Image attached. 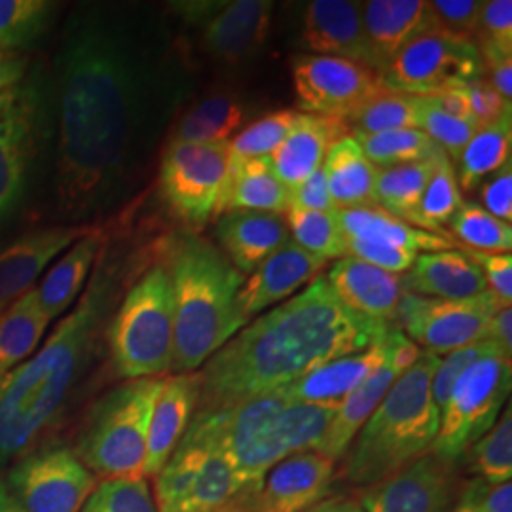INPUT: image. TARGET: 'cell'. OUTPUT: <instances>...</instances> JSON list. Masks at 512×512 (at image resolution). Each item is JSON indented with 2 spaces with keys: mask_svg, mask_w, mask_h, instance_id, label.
<instances>
[{
  "mask_svg": "<svg viewBox=\"0 0 512 512\" xmlns=\"http://www.w3.org/2000/svg\"><path fill=\"white\" fill-rule=\"evenodd\" d=\"M6 490L25 512H80L95 475L63 444L25 454L6 475Z\"/></svg>",
  "mask_w": 512,
  "mask_h": 512,
  "instance_id": "12",
  "label": "cell"
},
{
  "mask_svg": "<svg viewBox=\"0 0 512 512\" xmlns=\"http://www.w3.org/2000/svg\"><path fill=\"white\" fill-rule=\"evenodd\" d=\"M50 323L35 287L0 313V384L37 349Z\"/></svg>",
  "mask_w": 512,
  "mask_h": 512,
  "instance_id": "34",
  "label": "cell"
},
{
  "mask_svg": "<svg viewBox=\"0 0 512 512\" xmlns=\"http://www.w3.org/2000/svg\"><path fill=\"white\" fill-rule=\"evenodd\" d=\"M291 209L302 211H334V202L330 196L329 181L323 167H319L304 183L289 190Z\"/></svg>",
  "mask_w": 512,
  "mask_h": 512,
  "instance_id": "56",
  "label": "cell"
},
{
  "mask_svg": "<svg viewBox=\"0 0 512 512\" xmlns=\"http://www.w3.org/2000/svg\"><path fill=\"white\" fill-rule=\"evenodd\" d=\"M330 196L336 209L378 207L376 177L378 169L370 164L363 148L353 135L336 141L323 162Z\"/></svg>",
  "mask_w": 512,
  "mask_h": 512,
  "instance_id": "33",
  "label": "cell"
},
{
  "mask_svg": "<svg viewBox=\"0 0 512 512\" xmlns=\"http://www.w3.org/2000/svg\"><path fill=\"white\" fill-rule=\"evenodd\" d=\"M456 512H473L469 507H463V505H459L458 509H456Z\"/></svg>",
  "mask_w": 512,
  "mask_h": 512,
  "instance_id": "63",
  "label": "cell"
},
{
  "mask_svg": "<svg viewBox=\"0 0 512 512\" xmlns=\"http://www.w3.org/2000/svg\"><path fill=\"white\" fill-rule=\"evenodd\" d=\"M16 90H18V86L16 88H12V90H8V92L0 93V116L4 114V110L10 107V103L14 101V97H16Z\"/></svg>",
  "mask_w": 512,
  "mask_h": 512,
  "instance_id": "62",
  "label": "cell"
},
{
  "mask_svg": "<svg viewBox=\"0 0 512 512\" xmlns=\"http://www.w3.org/2000/svg\"><path fill=\"white\" fill-rule=\"evenodd\" d=\"M458 492V463L425 454L395 475L368 486L365 512H446Z\"/></svg>",
  "mask_w": 512,
  "mask_h": 512,
  "instance_id": "16",
  "label": "cell"
},
{
  "mask_svg": "<svg viewBox=\"0 0 512 512\" xmlns=\"http://www.w3.org/2000/svg\"><path fill=\"white\" fill-rule=\"evenodd\" d=\"M293 241L310 255L325 262L346 256V238L334 211H302L289 209L283 217Z\"/></svg>",
  "mask_w": 512,
  "mask_h": 512,
  "instance_id": "40",
  "label": "cell"
},
{
  "mask_svg": "<svg viewBox=\"0 0 512 512\" xmlns=\"http://www.w3.org/2000/svg\"><path fill=\"white\" fill-rule=\"evenodd\" d=\"M484 76V63L473 38L446 31L416 38L382 74L389 92L429 97L465 88Z\"/></svg>",
  "mask_w": 512,
  "mask_h": 512,
  "instance_id": "11",
  "label": "cell"
},
{
  "mask_svg": "<svg viewBox=\"0 0 512 512\" xmlns=\"http://www.w3.org/2000/svg\"><path fill=\"white\" fill-rule=\"evenodd\" d=\"M293 82L298 107L304 114L346 122L368 103L389 92L382 74L361 63L325 55H296Z\"/></svg>",
  "mask_w": 512,
  "mask_h": 512,
  "instance_id": "14",
  "label": "cell"
},
{
  "mask_svg": "<svg viewBox=\"0 0 512 512\" xmlns=\"http://www.w3.org/2000/svg\"><path fill=\"white\" fill-rule=\"evenodd\" d=\"M327 283L348 310L387 325L397 323L406 293L403 275L389 274L357 258L344 256L330 266Z\"/></svg>",
  "mask_w": 512,
  "mask_h": 512,
  "instance_id": "23",
  "label": "cell"
},
{
  "mask_svg": "<svg viewBox=\"0 0 512 512\" xmlns=\"http://www.w3.org/2000/svg\"><path fill=\"white\" fill-rule=\"evenodd\" d=\"M224 512H236V511H224Z\"/></svg>",
  "mask_w": 512,
  "mask_h": 512,
  "instance_id": "64",
  "label": "cell"
},
{
  "mask_svg": "<svg viewBox=\"0 0 512 512\" xmlns=\"http://www.w3.org/2000/svg\"><path fill=\"white\" fill-rule=\"evenodd\" d=\"M499 351L495 348L490 340H482L476 342L473 346L467 348L456 349L448 355H442L444 359H440L437 370L433 374V382H431V395H433V403L442 412V408L448 403L454 385L458 384L461 374L478 361L480 357Z\"/></svg>",
  "mask_w": 512,
  "mask_h": 512,
  "instance_id": "48",
  "label": "cell"
},
{
  "mask_svg": "<svg viewBox=\"0 0 512 512\" xmlns=\"http://www.w3.org/2000/svg\"><path fill=\"white\" fill-rule=\"evenodd\" d=\"M397 330H389L385 338L372 346L330 361L293 384L281 387L283 393L291 401L302 403H342L357 385L363 384L378 366L384 365Z\"/></svg>",
  "mask_w": 512,
  "mask_h": 512,
  "instance_id": "27",
  "label": "cell"
},
{
  "mask_svg": "<svg viewBox=\"0 0 512 512\" xmlns=\"http://www.w3.org/2000/svg\"><path fill=\"white\" fill-rule=\"evenodd\" d=\"M80 512H158L145 478H112L101 482Z\"/></svg>",
  "mask_w": 512,
  "mask_h": 512,
  "instance_id": "46",
  "label": "cell"
},
{
  "mask_svg": "<svg viewBox=\"0 0 512 512\" xmlns=\"http://www.w3.org/2000/svg\"><path fill=\"white\" fill-rule=\"evenodd\" d=\"M501 308L490 291L465 300H440L404 293L397 323L421 351L448 355L486 340L490 321Z\"/></svg>",
  "mask_w": 512,
  "mask_h": 512,
  "instance_id": "13",
  "label": "cell"
},
{
  "mask_svg": "<svg viewBox=\"0 0 512 512\" xmlns=\"http://www.w3.org/2000/svg\"><path fill=\"white\" fill-rule=\"evenodd\" d=\"M346 256L357 258L370 266H376L389 274L403 275L412 268L418 253H410L404 249H395L387 245H378L361 239L346 238Z\"/></svg>",
  "mask_w": 512,
  "mask_h": 512,
  "instance_id": "50",
  "label": "cell"
},
{
  "mask_svg": "<svg viewBox=\"0 0 512 512\" xmlns=\"http://www.w3.org/2000/svg\"><path fill=\"white\" fill-rule=\"evenodd\" d=\"M90 224L54 226L27 234L0 253V313L31 291L55 256L95 232Z\"/></svg>",
  "mask_w": 512,
  "mask_h": 512,
  "instance_id": "21",
  "label": "cell"
},
{
  "mask_svg": "<svg viewBox=\"0 0 512 512\" xmlns=\"http://www.w3.org/2000/svg\"><path fill=\"white\" fill-rule=\"evenodd\" d=\"M403 287L406 293L440 300H465L488 291L484 275L461 249L416 256L403 275Z\"/></svg>",
  "mask_w": 512,
  "mask_h": 512,
  "instance_id": "29",
  "label": "cell"
},
{
  "mask_svg": "<svg viewBox=\"0 0 512 512\" xmlns=\"http://www.w3.org/2000/svg\"><path fill=\"white\" fill-rule=\"evenodd\" d=\"M298 116L300 112L293 109L275 110L272 114H266L253 124L245 126L228 143L232 158L238 162L270 158L275 148L283 143V139L293 129Z\"/></svg>",
  "mask_w": 512,
  "mask_h": 512,
  "instance_id": "45",
  "label": "cell"
},
{
  "mask_svg": "<svg viewBox=\"0 0 512 512\" xmlns=\"http://www.w3.org/2000/svg\"><path fill=\"white\" fill-rule=\"evenodd\" d=\"M55 12L46 0H0V50L12 52L31 44Z\"/></svg>",
  "mask_w": 512,
  "mask_h": 512,
  "instance_id": "44",
  "label": "cell"
},
{
  "mask_svg": "<svg viewBox=\"0 0 512 512\" xmlns=\"http://www.w3.org/2000/svg\"><path fill=\"white\" fill-rule=\"evenodd\" d=\"M200 372L164 378L148 425L143 478L156 476L184 437L200 403Z\"/></svg>",
  "mask_w": 512,
  "mask_h": 512,
  "instance_id": "24",
  "label": "cell"
},
{
  "mask_svg": "<svg viewBox=\"0 0 512 512\" xmlns=\"http://www.w3.org/2000/svg\"><path fill=\"white\" fill-rule=\"evenodd\" d=\"M126 277V262L99 253L80 300L46 344L0 384V465L19 458L57 418L90 365L95 342Z\"/></svg>",
  "mask_w": 512,
  "mask_h": 512,
  "instance_id": "3",
  "label": "cell"
},
{
  "mask_svg": "<svg viewBox=\"0 0 512 512\" xmlns=\"http://www.w3.org/2000/svg\"><path fill=\"white\" fill-rule=\"evenodd\" d=\"M459 505L473 512H512V482L488 484L475 478L463 490Z\"/></svg>",
  "mask_w": 512,
  "mask_h": 512,
  "instance_id": "53",
  "label": "cell"
},
{
  "mask_svg": "<svg viewBox=\"0 0 512 512\" xmlns=\"http://www.w3.org/2000/svg\"><path fill=\"white\" fill-rule=\"evenodd\" d=\"M442 154L427 162L378 169L376 205L382 207L389 215L412 224L423 190L429 183Z\"/></svg>",
  "mask_w": 512,
  "mask_h": 512,
  "instance_id": "37",
  "label": "cell"
},
{
  "mask_svg": "<svg viewBox=\"0 0 512 512\" xmlns=\"http://www.w3.org/2000/svg\"><path fill=\"white\" fill-rule=\"evenodd\" d=\"M215 232L220 251L245 277L291 239L283 217L258 211L224 213Z\"/></svg>",
  "mask_w": 512,
  "mask_h": 512,
  "instance_id": "28",
  "label": "cell"
},
{
  "mask_svg": "<svg viewBox=\"0 0 512 512\" xmlns=\"http://www.w3.org/2000/svg\"><path fill=\"white\" fill-rule=\"evenodd\" d=\"M27 57L16 52L0 54V93L16 88L27 71Z\"/></svg>",
  "mask_w": 512,
  "mask_h": 512,
  "instance_id": "59",
  "label": "cell"
},
{
  "mask_svg": "<svg viewBox=\"0 0 512 512\" xmlns=\"http://www.w3.org/2000/svg\"><path fill=\"white\" fill-rule=\"evenodd\" d=\"M420 129L448 154V158L454 164L461 150L467 147L471 137L478 131V124L473 120L452 116L439 109L431 97H423Z\"/></svg>",
  "mask_w": 512,
  "mask_h": 512,
  "instance_id": "47",
  "label": "cell"
},
{
  "mask_svg": "<svg viewBox=\"0 0 512 512\" xmlns=\"http://www.w3.org/2000/svg\"><path fill=\"white\" fill-rule=\"evenodd\" d=\"M344 238L361 239L410 253H437L458 249L450 234H433L389 215L382 207L336 209Z\"/></svg>",
  "mask_w": 512,
  "mask_h": 512,
  "instance_id": "30",
  "label": "cell"
},
{
  "mask_svg": "<svg viewBox=\"0 0 512 512\" xmlns=\"http://www.w3.org/2000/svg\"><path fill=\"white\" fill-rule=\"evenodd\" d=\"M173 291V374L205 365L247 325L238 308L245 275L209 239L186 234L167 251Z\"/></svg>",
  "mask_w": 512,
  "mask_h": 512,
  "instance_id": "5",
  "label": "cell"
},
{
  "mask_svg": "<svg viewBox=\"0 0 512 512\" xmlns=\"http://www.w3.org/2000/svg\"><path fill=\"white\" fill-rule=\"evenodd\" d=\"M461 251L469 256L478 270L484 275L488 291L494 294L501 306H511L512 302V255L511 253H482L475 249Z\"/></svg>",
  "mask_w": 512,
  "mask_h": 512,
  "instance_id": "51",
  "label": "cell"
},
{
  "mask_svg": "<svg viewBox=\"0 0 512 512\" xmlns=\"http://www.w3.org/2000/svg\"><path fill=\"white\" fill-rule=\"evenodd\" d=\"M512 112L494 124L478 128L454 162L459 188L473 192L499 169L511 164Z\"/></svg>",
  "mask_w": 512,
  "mask_h": 512,
  "instance_id": "36",
  "label": "cell"
},
{
  "mask_svg": "<svg viewBox=\"0 0 512 512\" xmlns=\"http://www.w3.org/2000/svg\"><path fill=\"white\" fill-rule=\"evenodd\" d=\"M461 203L463 198L456 167L448 158V154H442L429 183L423 190L412 226L433 234H446L444 226H448L450 220L454 219Z\"/></svg>",
  "mask_w": 512,
  "mask_h": 512,
  "instance_id": "39",
  "label": "cell"
},
{
  "mask_svg": "<svg viewBox=\"0 0 512 512\" xmlns=\"http://www.w3.org/2000/svg\"><path fill=\"white\" fill-rule=\"evenodd\" d=\"M291 209L289 188L277 179L270 158L238 162L232 158L230 177L217 217L230 211H258L285 217Z\"/></svg>",
  "mask_w": 512,
  "mask_h": 512,
  "instance_id": "31",
  "label": "cell"
},
{
  "mask_svg": "<svg viewBox=\"0 0 512 512\" xmlns=\"http://www.w3.org/2000/svg\"><path fill=\"white\" fill-rule=\"evenodd\" d=\"M475 44L478 48H494L512 54L511 0H490L482 4Z\"/></svg>",
  "mask_w": 512,
  "mask_h": 512,
  "instance_id": "49",
  "label": "cell"
},
{
  "mask_svg": "<svg viewBox=\"0 0 512 512\" xmlns=\"http://www.w3.org/2000/svg\"><path fill=\"white\" fill-rule=\"evenodd\" d=\"M440 357L421 351L349 444L342 478L374 486L431 452L440 425L431 382Z\"/></svg>",
  "mask_w": 512,
  "mask_h": 512,
  "instance_id": "6",
  "label": "cell"
},
{
  "mask_svg": "<svg viewBox=\"0 0 512 512\" xmlns=\"http://www.w3.org/2000/svg\"><path fill=\"white\" fill-rule=\"evenodd\" d=\"M336 475V461L319 452H296L264 476L260 488L243 495L236 512H304L327 499Z\"/></svg>",
  "mask_w": 512,
  "mask_h": 512,
  "instance_id": "17",
  "label": "cell"
},
{
  "mask_svg": "<svg viewBox=\"0 0 512 512\" xmlns=\"http://www.w3.org/2000/svg\"><path fill=\"white\" fill-rule=\"evenodd\" d=\"M346 135H351L346 120L302 112L289 135L270 156L277 179L289 190L304 183L323 167L329 148Z\"/></svg>",
  "mask_w": 512,
  "mask_h": 512,
  "instance_id": "26",
  "label": "cell"
},
{
  "mask_svg": "<svg viewBox=\"0 0 512 512\" xmlns=\"http://www.w3.org/2000/svg\"><path fill=\"white\" fill-rule=\"evenodd\" d=\"M476 478L488 484L512 480V410L507 404L494 427L463 454Z\"/></svg>",
  "mask_w": 512,
  "mask_h": 512,
  "instance_id": "41",
  "label": "cell"
},
{
  "mask_svg": "<svg viewBox=\"0 0 512 512\" xmlns=\"http://www.w3.org/2000/svg\"><path fill=\"white\" fill-rule=\"evenodd\" d=\"M511 363L512 359L494 351L461 374L440 412L439 433L431 454L458 463L476 440L494 427L511 395Z\"/></svg>",
  "mask_w": 512,
  "mask_h": 512,
  "instance_id": "9",
  "label": "cell"
},
{
  "mask_svg": "<svg viewBox=\"0 0 512 512\" xmlns=\"http://www.w3.org/2000/svg\"><path fill=\"white\" fill-rule=\"evenodd\" d=\"M465 90L469 95L473 118H475L478 128L494 124L507 112H512V103L505 101L499 93L495 92L494 88L490 86V82L486 80V76L473 80L471 84L465 86Z\"/></svg>",
  "mask_w": 512,
  "mask_h": 512,
  "instance_id": "54",
  "label": "cell"
},
{
  "mask_svg": "<svg viewBox=\"0 0 512 512\" xmlns=\"http://www.w3.org/2000/svg\"><path fill=\"white\" fill-rule=\"evenodd\" d=\"M302 44L313 52L311 55L348 59L376 71V63L370 52L365 25H363L361 2H351V0L310 2L304 12Z\"/></svg>",
  "mask_w": 512,
  "mask_h": 512,
  "instance_id": "22",
  "label": "cell"
},
{
  "mask_svg": "<svg viewBox=\"0 0 512 512\" xmlns=\"http://www.w3.org/2000/svg\"><path fill=\"white\" fill-rule=\"evenodd\" d=\"M304 512H365L359 501L344 499V497H329L319 501L317 505Z\"/></svg>",
  "mask_w": 512,
  "mask_h": 512,
  "instance_id": "60",
  "label": "cell"
},
{
  "mask_svg": "<svg viewBox=\"0 0 512 512\" xmlns=\"http://www.w3.org/2000/svg\"><path fill=\"white\" fill-rule=\"evenodd\" d=\"M421 349L404 336L403 330H397L393 348L382 366H378L365 382L357 385L348 397L338 404L336 416L330 423L323 439L317 442L313 452L323 454L325 458H344L349 444L357 437L372 412L384 401L391 385L395 384L410 366L420 357Z\"/></svg>",
  "mask_w": 512,
  "mask_h": 512,
  "instance_id": "18",
  "label": "cell"
},
{
  "mask_svg": "<svg viewBox=\"0 0 512 512\" xmlns=\"http://www.w3.org/2000/svg\"><path fill=\"white\" fill-rule=\"evenodd\" d=\"M495 348L499 349L501 355L507 359H512V310L511 306H501L495 311L490 327H488V336Z\"/></svg>",
  "mask_w": 512,
  "mask_h": 512,
  "instance_id": "57",
  "label": "cell"
},
{
  "mask_svg": "<svg viewBox=\"0 0 512 512\" xmlns=\"http://www.w3.org/2000/svg\"><path fill=\"white\" fill-rule=\"evenodd\" d=\"M164 378L129 380L93 406L74 454L105 480L143 478L148 425Z\"/></svg>",
  "mask_w": 512,
  "mask_h": 512,
  "instance_id": "7",
  "label": "cell"
},
{
  "mask_svg": "<svg viewBox=\"0 0 512 512\" xmlns=\"http://www.w3.org/2000/svg\"><path fill=\"white\" fill-rule=\"evenodd\" d=\"M0 512H25L19 507L18 503L14 501V497L8 494L6 484H4L2 478H0Z\"/></svg>",
  "mask_w": 512,
  "mask_h": 512,
  "instance_id": "61",
  "label": "cell"
},
{
  "mask_svg": "<svg viewBox=\"0 0 512 512\" xmlns=\"http://www.w3.org/2000/svg\"><path fill=\"white\" fill-rule=\"evenodd\" d=\"M145 67L122 25L71 21L59 52L57 194L63 211L105 207L128 173L145 114Z\"/></svg>",
  "mask_w": 512,
  "mask_h": 512,
  "instance_id": "1",
  "label": "cell"
},
{
  "mask_svg": "<svg viewBox=\"0 0 512 512\" xmlns=\"http://www.w3.org/2000/svg\"><path fill=\"white\" fill-rule=\"evenodd\" d=\"M376 169L418 164L437 158L444 150L421 129H391L382 133H353Z\"/></svg>",
  "mask_w": 512,
  "mask_h": 512,
  "instance_id": "38",
  "label": "cell"
},
{
  "mask_svg": "<svg viewBox=\"0 0 512 512\" xmlns=\"http://www.w3.org/2000/svg\"><path fill=\"white\" fill-rule=\"evenodd\" d=\"M421 107L423 97L387 92L349 118V131L382 133L391 129H420Z\"/></svg>",
  "mask_w": 512,
  "mask_h": 512,
  "instance_id": "43",
  "label": "cell"
},
{
  "mask_svg": "<svg viewBox=\"0 0 512 512\" xmlns=\"http://www.w3.org/2000/svg\"><path fill=\"white\" fill-rule=\"evenodd\" d=\"M112 366L124 380L160 378L173 363V291L164 264L141 275L109 325Z\"/></svg>",
  "mask_w": 512,
  "mask_h": 512,
  "instance_id": "8",
  "label": "cell"
},
{
  "mask_svg": "<svg viewBox=\"0 0 512 512\" xmlns=\"http://www.w3.org/2000/svg\"><path fill=\"white\" fill-rule=\"evenodd\" d=\"M272 0H234L186 4V12L203 23L207 54L224 65H241L253 59L272 29Z\"/></svg>",
  "mask_w": 512,
  "mask_h": 512,
  "instance_id": "15",
  "label": "cell"
},
{
  "mask_svg": "<svg viewBox=\"0 0 512 512\" xmlns=\"http://www.w3.org/2000/svg\"><path fill=\"white\" fill-rule=\"evenodd\" d=\"M484 209L495 219L511 224L512 220V162L499 169L490 179L480 184Z\"/></svg>",
  "mask_w": 512,
  "mask_h": 512,
  "instance_id": "55",
  "label": "cell"
},
{
  "mask_svg": "<svg viewBox=\"0 0 512 512\" xmlns=\"http://www.w3.org/2000/svg\"><path fill=\"white\" fill-rule=\"evenodd\" d=\"M448 226L452 238L459 239L465 249H475L482 253H511V224L495 219L478 203H461L458 213Z\"/></svg>",
  "mask_w": 512,
  "mask_h": 512,
  "instance_id": "42",
  "label": "cell"
},
{
  "mask_svg": "<svg viewBox=\"0 0 512 512\" xmlns=\"http://www.w3.org/2000/svg\"><path fill=\"white\" fill-rule=\"evenodd\" d=\"M336 410L338 403L291 401L279 387L243 403L196 412L188 431L220 452L245 484L258 490L279 461L317 446Z\"/></svg>",
  "mask_w": 512,
  "mask_h": 512,
  "instance_id": "4",
  "label": "cell"
},
{
  "mask_svg": "<svg viewBox=\"0 0 512 512\" xmlns=\"http://www.w3.org/2000/svg\"><path fill=\"white\" fill-rule=\"evenodd\" d=\"M429 97L444 112L463 118V120H473L475 122L471 103H469V95H467L465 88H454V90H446V92L429 95Z\"/></svg>",
  "mask_w": 512,
  "mask_h": 512,
  "instance_id": "58",
  "label": "cell"
},
{
  "mask_svg": "<svg viewBox=\"0 0 512 512\" xmlns=\"http://www.w3.org/2000/svg\"><path fill=\"white\" fill-rule=\"evenodd\" d=\"M393 329L348 310L319 275L302 293L258 315L203 365L196 412L293 384L330 361L372 346Z\"/></svg>",
  "mask_w": 512,
  "mask_h": 512,
  "instance_id": "2",
  "label": "cell"
},
{
  "mask_svg": "<svg viewBox=\"0 0 512 512\" xmlns=\"http://www.w3.org/2000/svg\"><path fill=\"white\" fill-rule=\"evenodd\" d=\"M249 118L247 107L232 95H211L196 103L173 129L169 143L213 145L232 141Z\"/></svg>",
  "mask_w": 512,
  "mask_h": 512,
  "instance_id": "35",
  "label": "cell"
},
{
  "mask_svg": "<svg viewBox=\"0 0 512 512\" xmlns=\"http://www.w3.org/2000/svg\"><path fill=\"white\" fill-rule=\"evenodd\" d=\"M40 105L31 88H19L0 116V215L16 202L37 152Z\"/></svg>",
  "mask_w": 512,
  "mask_h": 512,
  "instance_id": "25",
  "label": "cell"
},
{
  "mask_svg": "<svg viewBox=\"0 0 512 512\" xmlns=\"http://www.w3.org/2000/svg\"><path fill=\"white\" fill-rule=\"evenodd\" d=\"M480 0H431L440 31L475 40L478 21L482 14Z\"/></svg>",
  "mask_w": 512,
  "mask_h": 512,
  "instance_id": "52",
  "label": "cell"
},
{
  "mask_svg": "<svg viewBox=\"0 0 512 512\" xmlns=\"http://www.w3.org/2000/svg\"><path fill=\"white\" fill-rule=\"evenodd\" d=\"M228 143H169L162 154V198L171 213L194 232L217 217L232 165Z\"/></svg>",
  "mask_w": 512,
  "mask_h": 512,
  "instance_id": "10",
  "label": "cell"
},
{
  "mask_svg": "<svg viewBox=\"0 0 512 512\" xmlns=\"http://www.w3.org/2000/svg\"><path fill=\"white\" fill-rule=\"evenodd\" d=\"M368 46L376 71L384 74L393 59L416 38L440 31L439 19L427 0L361 2Z\"/></svg>",
  "mask_w": 512,
  "mask_h": 512,
  "instance_id": "20",
  "label": "cell"
},
{
  "mask_svg": "<svg viewBox=\"0 0 512 512\" xmlns=\"http://www.w3.org/2000/svg\"><path fill=\"white\" fill-rule=\"evenodd\" d=\"M327 262L310 255L293 239L268 256L253 274L245 277L238 293V308L245 321L262 315L275 304L289 300L325 270Z\"/></svg>",
  "mask_w": 512,
  "mask_h": 512,
  "instance_id": "19",
  "label": "cell"
},
{
  "mask_svg": "<svg viewBox=\"0 0 512 512\" xmlns=\"http://www.w3.org/2000/svg\"><path fill=\"white\" fill-rule=\"evenodd\" d=\"M105 241L107 239L99 228L92 234L78 239L48 270L42 283L35 287L38 300L52 321L69 310L74 300L82 293L92 272L93 262L103 251Z\"/></svg>",
  "mask_w": 512,
  "mask_h": 512,
  "instance_id": "32",
  "label": "cell"
}]
</instances>
